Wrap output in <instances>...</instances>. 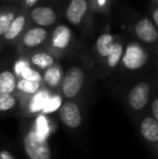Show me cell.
<instances>
[{
    "label": "cell",
    "mask_w": 158,
    "mask_h": 159,
    "mask_svg": "<svg viewBox=\"0 0 158 159\" xmlns=\"http://www.w3.org/2000/svg\"><path fill=\"white\" fill-rule=\"evenodd\" d=\"M32 62L35 65L39 66L40 68H49L54 63L53 57L50 55L46 54V53H37V54L33 55Z\"/></svg>",
    "instance_id": "15"
},
{
    "label": "cell",
    "mask_w": 158,
    "mask_h": 159,
    "mask_svg": "<svg viewBox=\"0 0 158 159\" xmlns=\"http://www.w3.org/2000/svg\"><path fill=\"white\" fill-rule=\"evenodd\" d=\"M26 67H28L27 62H25V61H19L16 63V65H15V71H16L17 75H20V74L22 73V70H23V69H25Z\"/></svg>",
    "instance_id": "25"
},
{
    "label": "cell",
    "mask_w": 158,
    "mask_h": 159,
    "mask_svg": "<svg viewBox=\"0 0 158 159\" xmlns=\"http://www.w3.org/2000/svg\"><path fill=\"white\" fill-rule=\"evenodd\" d=\"M15 104V100L11 94H0V111H8Z\"/></svg>",
    "instance_id": "21"
},
{
    "label": "cell",
    "mask_w": 158,
    "mask_h": 159,
    "mask_svg": "<svg viewBox=\"0 0 158 159\" xmlns=\"http://www.w3.org/2000/svg\"><path fill=\"white\" fill-rule=\"evenodd\" d=\"M37 135H39L40 138L46 139V135L48 133V124L44 117H39L37 120Z\"/></svg>",
    "instance_id": "24"
},
{
    "label": "cell",
    "mask_w": 158,
    "mask_h": 159,
    "mask_svg": "<svg viewBox=\"0 0 158 159\" xmlns=\"http://www.w3.org/2000/svg\"><path fill=\"white\" fill-rule=\"evenodd\" d=\"M24 24H25V17L23 16H17L13 20V22L11 23L10 27L8 28L6 33H4V37L6 39H14L20 33L22 32L24 27Z\"/></svg>",
    "instance_id": "14"
},
{
    "label": "cell",
    "mask_w": 158,
    "mask_h": 159,
    "mask_svg": "<svg viewBox=\"0 0 158 159\" xmlns=\"http://www.w3.org/2000/svg\"><path fill=\"white\" fill-rule=\"evenodd\" d=\"M70 40V30L68 27L62 25L55 28L52 36V44L55 48L64 49L68 46Z\"/></svg>",
    "instance_id": "10"
},
{
    "label": "cell",
    "mask_w": 158,
    "mask_h": 159,
    "mask_svg": "<svg viewBox=\"0 0 158 159\" xmlns=\"http://www.w3.org/2000/svg\"><path fill=\"white\" fill-rule=\"evenodd\" d=\"M60 79H61V70L59 67H49L44 75V80L47 81V84L54 87L59 84Z\"/></svg>",
    "instance_id": "16"
},
{
    "label": "cell",
    "mask_w": 158,
    "mask_h": 159,
    "mask_svg": "<svg viewBox=\"0 0 158 159\" xmlns=\"http://www.w3.org/2000/svg\"><path fill=\"white\" fill-rule=\"evenodd\" d=\"M13 20H14L13 13H2V14H0V35H2V34L4 35V33L10 27Z\"/></svg>",
    "instance_id": "20"
},
{
    "label": "cell",
    "mask_w": 158,
    "mask_h": 159,
    "mask_svg": "<svg viewBox=\"0 0 158 159\" xmlns=\"http://www.w3.org/2000/svg\"><path fill=\"white\" fill-rule=\"evenodd\" d=\"M84 82V73L79 67L68 69L63 80V92L66 98H74L79 92Z\"/></svg>",
    "instance_id": "2"
},
{
    "label": "cell",
    "mask_w": 158,
    "mask_h": 159,
    "mask_svg": "<svg viewBox=\"0 0 158 159\" xmlns=\"http://www.w3.org/2000/svg\"><path fill=\"white\" fill-rule=\"evenodd\" d=\"M135 34L142 41L152 43L157 40L158 33L155 28L154 24L147 19L141 20L135 26Z\"/></svg>",
    "instance_id": "6"
},
{
    "label": "cell",
    "mask_w": 158,
    "mask_h": 159,
    "mask_svg": "<svg viewBox=\"0 0 158 159\" xmlns=\"http://www.w3.org/2000/svg\"><path fill=\"white\" fill-rule=\"evenodd\" d=\"M61 98L60 96H54V98H51L47 101L46 105L43 107V111L46 113H52V111H56L57 108L61 107Z\"/></svg>",
    "instance_id": "22"
},
{
    "label": "cell",
    "mask_w": 158,
    "mask_h": 159,
    "mask_svg": "<svg viewBox=\"0 0 158 159\" xmlns=\"http://www.w3.org/2000/svg\"><path fill=\"white\" fill-rule=\"evenodd\" d=\"M153 17H154V22H155V24H156V25H158V11H157V10H155V12H154V15H153Z\"/></svg>",
    "instance_id": "28"
},
{
    "label": "cell",
    "mask_w": 158,
    "mask_h": 159,
    "mask_svg": "<svg viewBox=\"0 0 158 159\" xmlns=\"http://www.w3.org/2000/svg\"><path fill=\"white\" fill-rule=\"evenodd\" d=\"M0 159H15V158L13 157L9 152L2 151V152H0Z\"/></svg>",
    "instance_id": "27"
},
{
    "label": "cell",
    "mask_w": 158,
    "mask_h": 159,
    "mask_svg": "<svg viewBox=\"0 0 158 159\" xmlns=\"http://www.w3.org/2000/svg\"><path fill=\"white\" fill-rule=\"evenodd\" d=\"M150 88L145 82L138 84L129 93V103L133 109H142L148 101Z\"/></svg>",
    "instance_id": "5"
},
{
    "label": "cell",
    "mask_w": 158,
    "mask_h": 159,
    "mask_svg": "<svg viewBox=\"0 0 158 159\" xmlns=\"http://www.w3.org/2000/svg\"><path fill=\"white\" fill-rule=\"evenodd\" d=\"M60 117L62 121L70 128H77L81 124V115L75 103L66 102L60 107Z\"/></svg>",
    "instance_id": "4"
},
{
    "label": "cell",
    "mask_w": 158,
    "mask_h": 159,
    "mask_svg": "<svg viewBox=\"0 0 158 159\" xmlns=\"http://www.w3.org/2000/svg\"><path fill=\"white\" fill-rule=\"evenodd\" d=\"M22 77L25 80H29V81H35V82H39L41 80V76L39 75L37 71L30 69L29 67H26L25 69H23L21 73Z\"/></svg>",
    "instance_id": "23"
},
{
    "label": "cell",
    "mask_w": 158,
    "mask_h": 159,
    "mask_svg": "<svg viewBox=\"0 0 158 159\" xmlns=\"http://www.w3.org/2000/svg\"><path fill=\"white\" fill-rule=\"evenodd\" d=\"M17 88L26 93H37V91L39 90V82L23 79L17 84Z\"/></svg>",
    "instance_id": "19"
},
{
    "label": "cell",
    "mask_w": 158,
    "mask_h": 159,
    "mask_svg": "<svg viewBox=\"0 0 158 159\" xmlns=\"http://www.w3.org/2000/svg\"><path fill=\"white\" fill-rule=\"evenodd\" d=\"M32 17L34 22L41 26H49L54 23L55 13L51 8L48 7H39L33 10Z\"/></svg>",
    "instance_id": "8"
},
{
    "label": "cell",
    "mask_w": 158,
    "mask_h": 159,
    "mask_svg": "<svg viewBox=\"0 0 158 159\" xmlns=\"http://www.w3.org/2000/svg\"><path fill=\"white\" fill-rule=\"evenodd\" d=\"M26 154L30 159H50V147L46 139L40 138L36 132H29L24 140Z\"/></svg>",
    "instance_id": "1"
},
{
    "label": "cell",
    "mask_w": 158,
    "mask_h": 159,
    "mask_svg": "<svg viewBox=\"0 0 158 159\" xmlns=\"http://www.w3.org/2000/svg\"><path fill=\"white\" fill-rule=\"evenodd\" d=\"M87 8L88 4L86 0H72L66 12L68 21L74 25H78L86 13Z\"/></svg>",
    "instance_id": "7"
},
{
    "label": "cell",
    "mask_w": 158,
    "mask_h": 159,
    "mask_svg": "<svg viewBox=\"0 0 158 159\" xmlns=\"http://www.w3.org/2000/svg\"><path fill=\"white\" fill-rule=\"evenodd\" d=\"M114 47V38L110 34H104L97 39V52L103 57H107L110 54L111 50Z\"/></svg>",
    "instance_id": "13"
},
{
    "label": "cell",
    "mask_w": 158,
    "mask_h": 159,
    "mask_svg": "<svg viewBox=\"0 0 158 159\" xmlns=\"http://www.w3.org/2000/svg\"><path fill=\"white\" fill-rule=\"evenodd\" d=\"M47 37V32L42 28H33L25 34L23 42L27 47H36L41 43Z\"/></svg>",
    "instance_id": "11"
},
{
    "label": "cell",
    "mask_w": 158,
    "mask_h": 159,
    "mask_svg": "<svg viewBox=\"0 0 158 159\" xmlns=\"http://www.w3.org/2000/svg\"><path fill=\"white\" fill-rule=\"evenodd\" d=\"M147 61L146 53L137 44H129L124 57V64L129 69H138Z\"/></svg>",
    "instance_id": "3"
},
{
    "label": "cell",
    "mask_w": 158,
    "mask_h": 159,
    "mask_svg": "<svg viewBox=\"0 0 158 159\" xmlns=\"http://www.w3.org/2000/svg\"><path fill=\"white\" fill-rule=\"evenodd\" d=\"M141 133L150 142L158 141V121L155 118H145L141 124Z\"/></svg>",
    "instance_id": "9"
},
{
    "label": "cell",
    "mask_w": 158,
    "mask_h": 159,
    "mask_svg": "<svg viewBox=\"0 0 158 159\" xmlns=\"http://www.w3.org/2000/svg\"><path fill=\"white\" fill-rule=\"evenodd\" d=\"M122 54V46L120 43H114V47L111 50L108 57V65L111 67H115L117 65V63L119 62L120 57Z\"/></svg>",
    "instance_id": "18"
},
{
    "label": "cell",
    "mask_w": 158,
    "mask_h": 159,
    "mask_svg": "<svg viewBox=\"0 0 158 159\" xmlns=\"http://www.w3.org/2000/svg\"><path fill=\"white\" fill-rule=\"evenodd\" d=\"M48 100H49V95L47 92L42 91V92L37 93V95L32 101V105H30L32 111H40V109H43L44 105H46Z\"/></svg>",
    "instance_id": "17"
},
{
    "label": "cell",
    "mask_w": 158,
    "mask_h": 159,
    "mask_svg": "<svg viewBox=\"0 0 158 159\" xmlns=\"http://www.w3.org/2000/svg\"><path fill=\"white\" fill-rule=\"evenodd\" d=\"M36 1H38V0H26V4L27 6H33Z\"/></svg>",
    "instance_id": "29"
},
{
    "label": "cell",
    "mask_w": 158,
    "mask_h": 159,
    "mask_svg": "<svg viewBox=\"0 0 158 159\" xmlns=\"http://www.w3.org/2000/svg\"><path fill=\"white\" fill-rule=\"evenodd\" d=\"M15 77L10 71L0 74V94H11L15 88Z\"/></svg>",
    "instance_id": "12"
},
{
    "label": "cell",
    "mask_w": 158,
    "mask_h": 159,
    "mask_svg": "<svg viewBox=\"0 0 158 159\" xmlns=\"http://www.w3.org/2000/svg\"><path fill=\"white\" fill-rule=\"evenodd\" d=\"M105 1H106V0H99V3H100V6H103V4L105 3Z\"/></svg>",
    "instance_id": "30"
},
{
    "label": "cell",
    "mask_w": 158,
    "mask_h": 159,
    "mask_svg": "<svg viewBox=\"0 0 158 159\" xmlns=\"http://www.w3.org/2000/svg\"><path fill=\"white\" fill-rule=\"evenodd\" d=\"M152 109H153V114H154L155 119L157 120V118H158V98H156V100L153 102Z\"/></svg>",
    "instance_id": "26"
}]
</instances>
